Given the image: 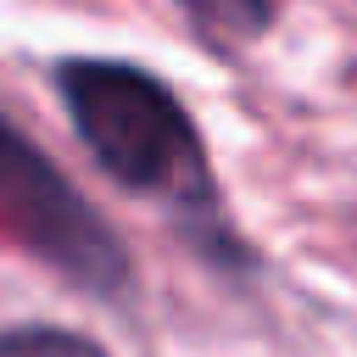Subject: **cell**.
Returning <instances> with one entry per match:
<instances>
[{
    "instance_id": "obj_1",
    "label": "cell",
    "mask_w": 357,
    "mask_h": 357,
    "mask_svg": "<svg viewBox=\"0 0 357 357\" xmlns=\"http://www.w3.org/2000/svg\"><path fill=\"white\" fill-rule=\"evenodd\" d=\"M61 100L73 128L117 184L167 201H206L201 139L162 78L128 61H67Z\"/></svg>"
},
{
    "instance_id": "obj_2",
    "label": "cell",
    "mask_w": 357,
    "mask_h": 357,
    "mask_svg": "<svg viewBox=\"0 0 357 357\" xmlns=\"http://www.w3.org/2000/svg\"><path fill=\"white\" fill-rule=\"evenodd\" d=\"M0 223L73 284L112 296L128 279V257L100 212L61 178V167L0 117Z\"/></svg>"
},
{
    "instance_id": "obj_3",
    "label": "cell",
    "mask_w": 357,
    "mask_h": 357,
    "mask_svg": "<svg viewBox=\"0 0 357 357\" xmlns=\"http://www.w3.org/2000/svg\"><path fill=\"white\" fill-rule=\"evenodd\" d=\"M178 6L212 39H251L268 28V0H178Z\"/></svg>"
},
{
    "instance_id": "obj_4",
    "label": "cell",
    "mask_w": 357,
    "mask_h": 357,
    "mask_svg": "<svg viewBox=\"0 0 357 357\" xmlns=\"http://www.w3.org/2000/svg\"><path fill=\"white\" fill-rule=\"evenodd\" d=\"M0 357H106L95 340L73 335V329H45V324H28V329H6L0 335Z\"/></svg>"
}]
</instances>
